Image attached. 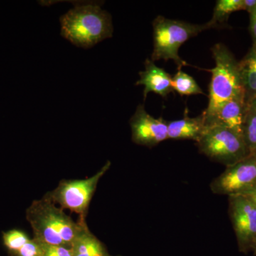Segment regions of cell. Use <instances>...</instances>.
<instances>
[{"label": "cell", "instance_id": "obj_1", "mask_svg": "<svg viewBox=\"0 0 256 256\" xmlns=\"http://www.w3.org/2000/svg\"><path fill=\"white\" fill-rule=\"evenodd\" d=\"M26 218L37 242L66 247L73 246L86 223L84 217L74 222L47 196L33 202L26 210Z\"/></svg>", "mask_w": 256, "mask_h": 256}, {"label": "cell", "instance_id": "obj_2", "mask_svg": "<svg viewBox=\"0 0 256 256\" xmlns=\"http://www.w3.org/2000/svg\"><path fill=\"white\" fill-rule=\"evenodd\" d=\"M60 22L62 36L80 48H92L114 33L110 14L96 3L76 5Z\"/></svg>", "mask_w": 256, "mask_h": 256}, {"label": "cell", "instance_id": "obj_3", "mask_svg": "<svg viewBox=\"0 0 256 256\" xmlns=\"http://www.w3.org/2000/svg\"><path fill=\"white\" fill-rule=\"evenodd\" d=\"M212 52L215 66L208 70L212 74V80L208 107L203 112L205 119L210 117L227 101L245 94L239 73L238 62L233 54L222 44L214 45Z\"/></svg>", "mask_w": 256, "mask_h": 256}, {"label": "cell", "instance_id": "obj_4", "mask_svg": "<svg viewBox=\"0 0 256 256\" xmlns=\"http://www.w3.org/2000/svg\"><path fill=\"white\" fill-rule=\"evenodd\" d=\"M153 52L152 60H173L178 69L188 66L180 58V46L204 30L214 28L210 22L204 24H192L186 22L158 16L153 21Z\"/></svg>", "mask_w": 256, "mask_h": 256}, {"label": "cell", "instance_id": "obj_5", "mask_svg": "<svg viewBox=\"0 0 256 256\" xmlns=\"http://www.w3.org/2000/svg\"><path fill=\"white\" fill-rule=\"evenodd\" d=\"M196 142L200 152L226 166L235 164L250 154L244 138L222 126H206Z\"/></svg>", "mask_w": 256, "mask_h": 256}, {"label": "cell", "instance_id": "obj_6", "mask_svg": "<svg viewBox=\"0 0 256 256\" xmlns=\"http://www.w3.org/2000/svg\"><path fill=\"white\" fill-rule=\"evenodd\" d=\"M110 164V162H108L92 178L60 182L47 196L55 204L60 205L62 210L66 208L78 214L85 215L99 180L109 170Z\"/></svg>", "mask_w": 256, "mask_h": 256}, {"label": "cell", "instance_id": "obj_7", "mask_svg": "<svg viewBox=\"0 0 256 256\" xmlns=\"http://www.w3.org/2000/svg\"><path fill=\"white\" fill-rule=\"evenodd\" d=\"M256 188V154H250L235 164L226 166L210 184L216 194L242 195Z\"/></svg>", "mask_w": 256, "mask_h": 256}, {"label": "cell", "instance_id": "obj_8", "mask_svg": "<svg viewBox=\"0 0 256 256\" xmlns=\"http://www.w3.org/2000/svg\"><path fill=\"white\" fill-rule=\"evenodd\" d=\"M228 214L240 252L256 248V206L242 195L228 196Z\"/></svg>", "mask_w": 256, "mask_h": 256}, {"label": "cell", "instance_id": "obj_9", "mask_svg": "<svg viewBox=\"0 0 256 256\" xmlns=\"http://www.w3.org/2000/svg\"><path fill=\"white\" fill-rule=\"evenodd\" d=\"M130 124L132 141L139 146L151 148L168 139V122L161 118H154L143 105L138 106Z\"/></svg>", "mask_w": 256, "mask_h": 256}, {"label": "cell", "instance_id": "obj_10", "mask_svg": "<svg viewBox=\"0 0 256 256\" xmlns=\"http://www.w3.org/2000/svg\"><path fill=\"white\" fill-rule=\"evenodd\" d=\"M247 110L246 96L242 94L227 101L220 106L210 117L205 119L206 126H222L242 137V129Z\"/></svg>", "mask_w": 256, "mask_h": 256}, {"label": "cell", "instance_id": "obj_11", "mask_svg": "<svg viewBox=\"0 0 256 256\" xmlns=\"http://www.w3.org/2000/svg\"><path fill=\"white\" fill-rule=\"evenodd\" d=\"M144 66L146 70L140 72V79L136 84V86H144V100L150 92L166 98L173 92L172 77L164 69L156 66L150 60H146Z\"/></svg>", "mask_w": 256, "mask_h": 256}, {"label": "cell", "instance_id": "obj_12", "mask_svg": "<svg viewBox=\"0 0 256 256\" xmlns=\"http://www.w3.org/2000/svg\"><path fill=\"white\" fill-rule=\"evenodd\" d=\"M168 139L192 140L197 142L203 134L206 122L203 112L196 118L185 116L182 119L168 122Z\"/></svg>", "mask_w": 256, "mask_h": 256}, {"label": "cell", "instance_id": "obj_13", "mask_svg": "<svg viewBox=\"0 0 256 256\" xmlns=\"http://www.w3.org/2000/svg\"><path fill=\"white\" fill-rule=\"evenodd\" d=\"M239 73L246 102L256 96V43L238 62Z\"/></svg>", "mask_w": 256, "mask_h": 256}, {"label": "cell", "instance_id": "obj_14", "mask_svg": "<svg viewBox=\"0 0 256 256\" xmlns=\"http://www.w3.org/2000/svg\"><path fill=\"white\" fill-rule=\"evenodd\" d=\"M73 256H110L102 244L84 224L73 244Z\"/></svg>", "mask_w": 256, "mask_h": 256}, {"label": "cell", "instance_id": "obj_15", "mask_svg": "<svg viewBox=\"0 0 256 256\" xmlns=\"http://www.w3.org/2000/svg\"><path fill=\"white\" fill-rule=\"evenodd\" d=\"M244 10V0H218L210 22L214 26H223L228 16L235 12Z\"/></svg>", "mask_w": 256, "mask_h": 256}, {"label": "cell", "instance_id": "obj_16", "mask_svg": "<svg viewBox=\"0 0 256 256\" xmlns=\"http://www.w3.org/2000/svg\"><path fill=\"white\" fill-rule=\"evenodd\" d=\"M172 89L181 96L204 94L196 80L191 76L182 72L181 69H178V72L172 77Z\"/></svg>", "mask_w": 256, "mask_h": 256}, {"label": "cell", "instance_id": "obj_17", "mask_svg": "<svg viewBox=\"0 0 256 256\" xmlns=\"http://www.w3.org/2000/svg\"><path fill=\"white\" fill-rule=\"evenodd\" d=\"M242 138L250 154H256V109L248 108Z\"/></svg>", "mask_w": 256, "mask_h": 256}, {"label": "cell", "instance_id": "obj_18", "mask_svg": "<svg viewBox=\"0 0 256 256\" xmlns=\"http://www.w3.org/2000/svg\"><path fill=\"white\" fill-rule=\"evenodd\" d=\"M3 244L10 255L13 256L30 240L28 235L18 229H12L2 234Z\"/></svg>", "mask_w": 256, "mask_h": 256}, {"label": "cell", "instance_id": "obj_19", "mask_svg": "<svg viewBox=\"0 0 256 256\" xmlns=\"http://www.w3.org/2000/svg\"><path fill=\"white\" fill-rule=\"evenodd\" d=\"M41 244V256H73L72 247Z\"/></svg>", "mask_w": 256, "mask_h": 256}, {"label": "cell", "instance_id": "obj_20", "mask_svg": "<svg viewBox=\"0 0 256 256\" xmlns=\"http://www.w3.org/2000/svg\"><path fill=\"white\" fill-rule=\"evenodd\" d=\"M41 244L36 239L30 238L13 256H41Z\"/></svg>", "mask_w": 256, "mask_h": 256}, {"label": "cell", "instance_id": "obj_21", "mask_svg": "<svg viewBox=\"0 0 256 256\" xmlns=\"http://www.w3.org/2000/svg\"><path fill=\"white\" fill-rule=\"evenodd\" d=\"M250 14V24H249V32L252 40V43H256V8L252 10Z\"/></svg>", "mask_w": 256, "mask_h": 256}, {"label": "cell", "instance_id": "obj_22", "mask_svg": "<svg viewBox=\"0 0 256 256\" xmlns=\"http://www.w3.org/2000/svg\"><path fill=\"white\" fill-rule=\"evenodd\" d=\"M242 195L248 198V200H250V202H252L256 206V188L246 192V193L242 194Z\"/></svg>", "mask_w": 256, "mask_h": 256}, {"label": "cell", "instance_id": "obj_23", "mask_svg": "<svg viewBox=\"0 0 256 256\" xmlns=\"http://www.w3.org/2000/svg\"><path fill=\"white\" fill-rule=\"evenodd\" d=\"M248 108L256 109V96H254L252 99L247 102Z\"/></svg>", "mask_w": 256, "mask_h": 256}, {"label": "cell", "instance_id": "obj_24", "mask_svg": "<svg viewBox=\"0 0 256 256\" xmlns=\"http://www.w3.org/2000/svg\"><path fill=\"white\" fill-rule=\"evenodd\" d=\"M254 255L256 256V248L255 252H254Z\"/></svg>", "mask_w": 256, "mask_h": 256}]
</instances>
